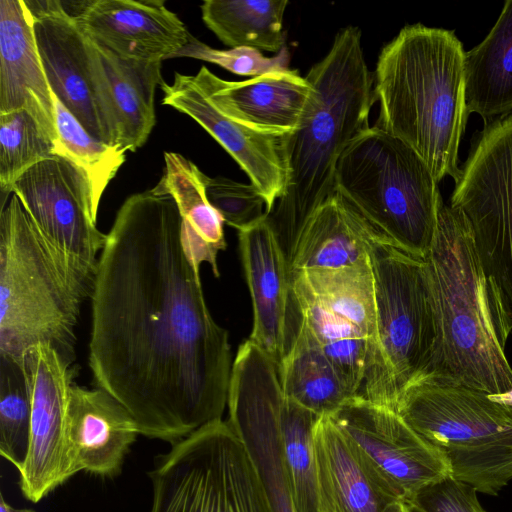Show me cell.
Returning <instances> with one entry per match:
<instances>
[{"mask_svg": "<svg viewBox=\"0 0 512 512\" xmlns=\"http://www.w3.org/2000/svg\"><path fill=\"white\" fill-rule=\"evenodd\" d=\"M173 197L159 183L128 197L98 257L88 365L139 433L176 443L222 419L232 356L212 317Z\"/></svg>", "mask_w": 512, "mask_h": 512, "instance_id": "1", "label": "cell"}, {"mask_svg": "<svg viewBox=\"0 0 512 512\" xmlns=\"http://www.w3.org/2000/svg\"><path fill=\"white\" fill-rule=\"evenodd\" d=\"M305 78L314 93L298 129L286 140V190L266 215L289 269L303 227L336 193L341 154L369 127V112L376 102L374 77L365 60L360 29H341L329 52Z\"/></svg>", "mask_w": 512, "mask_h": 512, "instance_id": "2", "label": "cell"}, {"mask_svg": "<svg viewBox=\"0 0 512 512\" xmlns=\"http://www.w3.org/2000/svg\"><path fill=\"white\" fill-rule=\"evenodd\" d=\"M374 77L376 126L410 146L435 181L459 180L468 118L465 52L453 31L407 25L381 50Z\"/></svg>", "mask_w": 512, "mask_h": 512, "instance_id": "3", "label": "cell"}, {"mask_svg": "<svg viewBox=\"0 0 512 512\" xmlns=\"http://www.w3.org/2000/svg\"><path fill=\"white\" fill-rule=\"evenodd\" d=\"M424 261L439 329L432 373L492 395H511L512 367L505 352L511 331L464 217L444 202Z\"/></svg>", "mask_w": 512, "mask_h": 512, "instance_id": "4", "label": "cell"}, {"mask_svg": "<svg viewBox=\"0 0 512 512\" xmlns=\"http://www.w3.org/2000/svg\"><path fill=\"white\" fill-rule=\"evenodd\" d=\"M96 269L46 240L13 194L0 215V356L25 366L32 347L48 344L73 365Z\"/></svg>", "mask_w": 512, "mask_h": 512, "instance_id": "5", "label": "cell"}, {"mask_svg": "<svg viewBox=\"0 0 512 512\" xmlns=\"http://www.w3.org/2000/svg\"><path fill=\"white\" fill-rule=\"evenodd\" d=\"M374 276L376 335L360 395L395 410L402 392L433 372L439 346L434 300L423 259L380 234L369 249Z\"/></svg>", "mask_w": 512, "mask_h": 512, "instance_id": "6", "label": "cell"}, {"mask_svg": "<svg viewBox=\"0 0 512 512\" xmlns=\"http://www.w3.org/2000/svg\"><path fill=\"white\" fill-rule=\"evenodd\" d=\"M335 191L394 246L426 258L443 200L425 162L402 140L376 125L361 131L338 160Z\"/></svg>", "mask_w": 512, "mask_h": 512, "instance_id": "7", "label": "cell"}, {"mask_svg": "<svg viewBox=\"0 0 512 512\" xmlns=\"http://www.w3.org/2000/svg\"><path fill=\"white\" fill-rule=\"evenodd\" d=\"M148 475L149 512H272L246 446L222 419L172 444Z\"/></svg>", "mask_w": 512, "mask_h": 512, "instance_id": "8", "label": "cell"}, {"mask_svg": "<svg viewBox=\"0 0 512 512\" xmlns=\"http://www.w3.org/2000/svg\"><path fill=\"white\" fill-rule=\"evenodd\" d=\"M512 331V114L481 132L451 196Z\"/></svg>", "mask_w": 512, "mask_h": 512, "instance_id": "9", "label": "cell"}, {"mask_svg": "<svg viewBox=\"0 0 512 512\" xmlns=\"http://www.w3.org/2000/svg\"><path fill=\"white\" fill-rule=\"evenodd\" d=\"M282 392L277 363L250 339L233 361L227 420L257 470L272 512H297L283 457Z\"/></svg>", "mask_w": 512, "mask_h": 512, "instance_id": "10", "label": "cell"}, {"mask_svg": "<svg viewBox=\"0 0 512 512\" xmlns=\"http://www.w3.org/2000/svg\"><path fill=\"white\" fill-rule=\"evenodd\" d=\"M329 417L356 444L396 501L452 474L446 453L422 438L395 410L355 396Z\"/></svg>", "mask_w": 512, "mask_h": 512, "instance_id": "11", "label": "cell"}, {"mask_svg": "<svg viewBox=\"0 0 512 512\" xmlns=\"http://www.w3.org/2000/svg\"><path fill=\"white\" fill-rule=\"evenodd\" d=\"M395 411L445 453L512 428V394L492 395L439 374H427L400 395Z\"/></svg>", "mask_w": 512, "mask_h": 512, "instance_id": "12", "label": "cell"}, {"mask_svg": "<svg viewBox=\"0 0 512 512\" xmlns=\"http://www.w3.org/2000/svg\"><path fill=\"white\" fill-rule=\"evenodd\" d=\"M12 192L56 249L97 268L106 234L97 228L90 185L77 166L55 155L22 175Z\"/></svg>", "mask_w": 512, "mask_h": 512, "instance_id": "13", "label": "cell"}, {"mask_svg": "<svg viewBox=\"0 0 512 512\" xmlns=\"http://www.w3.org/2000/svg\"><path fill=\"white\" fill-rule=\"evenodd\" d=\"M25 367L32 413L29 450L18 484L23 496L37 503L68 480L66 415L77 368L48 344L32 347Z\"/></svg>", "mask_w": 512, "mask_h": 512, "instance_id": "14", "label": "cell"}, {"mask_svg": "<svg viewBox=\"0 0 512 512\" xmlns=\"http://www.w3.org/2000/svg\"><path fill=\"white\" fill-rule=\"evenodd\" d=\"M51 91L94 138L116 146L96 85L91 41L60 1H25Z\"/></svg>", "mask_w": 512, "mask_h": 512, "instance_id": "15", "label": "cell"}, {"mask_svg": "<svg viewBox=\"0 0 512 512\" xmlns=\"http://www.w3.org/2000/svg\"><path fill=\"white\" fill-rule=\"evenodd\" d=\"M163 104L187 114L203 127L237 162L266 201V215L288 184L285 145L290 135H274L250 128L221 112L195 75L174 74L161 84Z\"/></svg>", "mask_w": 512, "mask_h": 512, "instance_id": "16", "label": "cell"}, {"mask_svg": "<svg viewBox=\"0 0 512 512\" xmlns=\"http://www.w3.org/2000/svg\"><path fill=\"white\" fill-rule=\"evenodd\" d=\"M74 17L91 40L126 59L172 58L191 36L162 0H94Z\"/></svg>", "mask_w": 512, "mask_h": 512, "instance_id": "17", "label": "cell"}, {"mask_svg": "<svg viewBox=\"0 0 512 512\" xmlns=\"http://www.w3.org/2000/svg\"><path fill=\"white\" fill-rule=\"evenodd\" d=\"M138 434L135 419L116 398L101 388L73 383L65 430L68 479L80 471L109 478L118 475Z\"/></svg>", "mask_w": 512, "mask_h": 512, "instance_id": "18", "label": "cell"}, {"mask_svg": "<svg viewBox=\"0 0 512 512\" xmlns=\"http://www.w3.org/2000/svg\"><path fill=\"white\" fill-rule=\"evenodd\" d=\"M195 76L226 116L274 135H289L298 129L314 93L311 83L290 69L226 81L202 66Z\"/></svg>", "mask_w": 512, "mask_h": 512, "instance_id": "19", "label": "cell"}, {"mask_svg": "<svg viewBox=\"0 0 512 512\" xmlns=\"http://www.w3.org/2000/svg\"><path fill=\"white\" fill-rule=\"evenodd\" d=\"M90 41L99 100L115 145L134 152L155 126V91L164 82L162 61L122 58Z\"/></svg>", "mask_w": 512, "mask_h": 512, "instance_id": "20", "label": "cell"}, {"mask_svg": "<svg viewBox=\"0 0 512 512\" xmlns=\"http://www.w3.org/2000/svg\"><path fill=\"white\" fill-rule=\"evenodd\" d=\"M26 110L55 144L50 89L25 0L0 1V113Z\"/></svg>", "mask_w": 512, "mask_h": 512, "instance_id": "21", "label": "cell"}, {"mask_svg": "<svg viewBox=\"0 0 512 512\" xmlns=\"http://www.w3.org/2000/svg\"><path fill=\"white\" fill-rule=\"evenodd\" d=\"M238 238L253 305V329L249 339L279 365L289 327V268L266 217L238 231Z\"/></svg>", "mask_w": 512, "mask_h": 512, "instance_id": "22", "label": "cell"}, {"mask_svg": "<svg viewBox=\"0 0 512 512\" xmlns=\"http://www.w3.org/2000/svg\"><path fill=\"white\" fill-rule=\"evenodd\" d=\"M313 436L322 512H386L397 502L329 416L318 419Z\"/></svg>", "mask_w": 512, "mask_h": 512, "instance_id": "23", "label": "cell"}, {"mask_svg": "<svg viewBox=\"0 0 512 512\" xmlns=\"http://www.w3.org/2000/svg\"><path fill=\"white\" fill-rule=\"evenodd\" d=\"M379 233L343 196L334 193L311 215L296 243L292 273L335 269L369 259Z\"/></svg>", "mask_w": 512, "mask_h": 512, "instance_id": "24", "label": "cell"}, {"mask_svg": "<svg viewBox=\"0 0 512 512\" xmlns=\"http://www.w3.org/2000/svg\"><path fill=\"white\" fill-rule=\"evenodd\" d=\"M288 336L278 365L283 394L318 416H331L353 396L301 315L292 294Z\"/></svg>", "mask_w": 512, "mask_h": 512, "instance_id": "25", "label": "cell"}, {"mask_svg": "<svg viewBox=\"0 0 512 512\" xmlns=\"http://www.w3.org/2000/svg\"><path fill=\"white\" fill-rule=\"evenodd\" d=\"M465 96L468 114L484 119L512 110V0L485 39L465 52Z\"/></svg>", "mask_w": 512, "mask_h": 512, "instance_id": "26", "label": "cell"}, {"mask_svg": "<svg viewBox=\"0 0 512 512\" xmlns=\"http://www.w3.org/2000/svg\"><path fill=\"white\" fill-rule=\"evenodd\" d=\"M165 171L160 180L175 200L185 233L197 261L208 263L219 276L217 256L226 248L223 219L210 204L205 175L193 162L175 152H165Z\"/></svg>", "mask_w": 512, "mask_h": 512, "instance_id": "27", "label": "cell"}, {"mask_svg": "<svg viewBox=\"0 0 512 512\" xmlns=\"http://www.w3.org/2000/svg\"><path fill=\"white\" fill-rule=\"evenodd\" d=\"M290 278L294 292L305 295L356 326L367 338L369 351L376 335L375 287L370 258L343 268L297 271Z\"/></svg>", "mask_w": 512, "mask_h": 512, "instance_id": "28", "label": "cell"}, {"mask_svg": "<svg viewBox=\"0 0 512 512\" xmlns=\"http://www.w3.org/2000/svg\"><path fill=\"white\" fill-rule=\"evenodd\" d=\"M287 0H206L205 25L230 48L280 52L285 47L283 18Z\"/></svg>", "mask_w": 512, "mask_h": 512, "instance_id": "29", "label": "cell"}, {"mask_svg": "<svg viewBox=\"0 0 512 512\" xmlns=\"http://www.w3.org/2000/svg\"><path fill=\"white\" fill-rule=\"evenodd\" d=\"M292 294L301 315L342 383L353 397L359 396L366 370L367 338L345 318L332 313L303 294L293 290Z\"/></svg>", "mask_w": 512, "mask_h": 512, "instance_id": "30", "label": "cell"}, {"mask_svg": "<svg viewBox=\"0 0 512 512\" xmlns=\"http://www.w3.org/2000/svg\"><path fill=\"white\" fill-rule=\"evenodd\" d=\"M319 418L284 395L280 430L284 462L297 512H322L313 436Z\"/></svg>", "mask_w": 512, "mask_h": 512, "instance_id": "31", "label": "cell"}, {"mask_svg": "<svg viewBox=\"0 0 512 512\" xmlns=\"http://www.w3.org/2000/svg\"><path fill=\"white\" fill-rule=\"evenodd\" d=\"M57 130L55 155L77 166L91 189L94 211L101 197L125 161L126 151L94 138L52 92Z\"/></svg>", "mask_w": 512, "mask_h": 512, "instance_id": "32", "label": "cell"}, {"mask_svg": "<svg viewBox=\"0 0 512 512\" xmlns=\"http://www.w3.org/2000/svg\"><path fill=\"white\" fill-rule=\"evenodd\" d=\"M31 413L26 367L0 356V454L18 471L29 450Z\"/></svg>", "mask_w": 512, "mask_h": 512, "instance_id": "33", "label": "cell"}, {"mask_svg": "<svg viewBox=\"0 0 512 512\" xmlns=\"http://www.w3.org/2000/svg\"><path fill=\"white\" fill-rule=\"evenodd\" d=\"M55 156V145L26 110L0 113V186L10 193L38 163Z\"/></svg>", "mask_w": 512, "mask_h": 512, "instance_id": "34", "label": "cell"}, {"mask_svg": "<svg viewBox=\"0 0 512 512\" xmlns=\"http://www.w3.org/2000/svg\"><path fill=\"white\" fill-rule=\"evenodd\" d=\"M446 455L454 477L478 493L497 495L512 480V428Z\"/></svg>", "mask_w": 512, "mask_h": 512, "instance_id": "35", "label": "cell"}, {"mask_svg": "<svg viewBox=\"0 0 512 512\" xmlns=\"http://www.w3.org/2000/svg\"><path fill=\"white\" fill-rule=\"evenodd\" d=\"M206 193L224 223L238 231L254 226L266 217V201L251 183L222 176L208 177Z\"/></svg>", "mask_w": 512, "mask_h": 512, "instance_id": "36", "label": "cell"}, {"mask_svg": "<svg viewBox=\"0 0 512 512\" xmlns=\"http://www.w3.org/2000/svg\"><path fill=\"white\" fill-rule=\"evenodd\" d=\"M190 57L214 63L240 76L257 77L273 71L287 70L290 62L288 49L284 47L273 57L264 56L259 50L248 47L219 50L197 40L192 35L186 45L172 58Z\"/></svg>", "mask_w": 512, "mask_h": 512, "instance_id": "37", "label": "cell"}, {"mask_svg": "<svg viewBox=\"0 0 512 512\" xmlns=\"http://www.w3.org/2000/svg\"><path fill=\"white\" fill-rule=\"evenodd\" d=\"M477 493L473 486L451 474L401 502L410 512H487Z\"/></svg>", "mask_w": 512, "mask_h": 512, "instance_id": "38", "label": "cell"}, {"mask_svg": "<svg viewBox=\"0 0 512 512\" xmlns=\"http://www.w3.org/2000/svg\"><path fill=\"white\" fill-rule=\"evenodd\" d=\"M0 512H35V511L32 509H27V508L17 509V508L12 507L10 504H8L5 501L4 496L1 493L0 494Z\"/></svg>", "mask_w": 512, "mask_h": 512, "instance_id": "39", "label": "cell"}, {"mask_svg": "<svg viewBox=\"0 0 512 512\" xmlns=\"http://www.w3.org/2000/svg\"><path fill=\"white\" fill-rule=\"evenodd\" d=\"M386 512H410V510L406 507V505L403 502L397 501L391 504L386 509Z\"/></svg>", "mask_w": 512, "mask_h": 512, "instance_id": "40", "label": "cell"}]
</instances>
